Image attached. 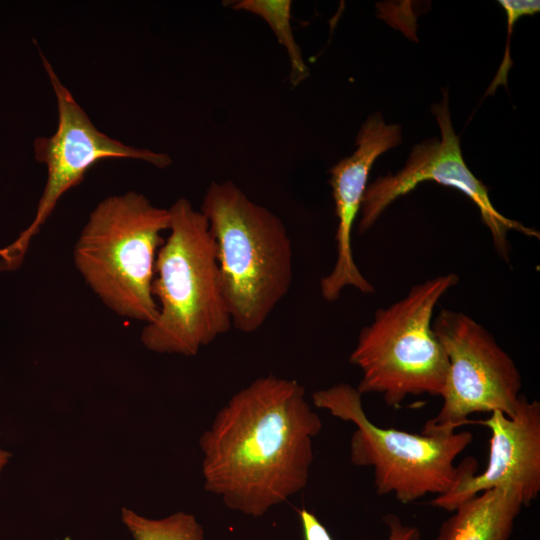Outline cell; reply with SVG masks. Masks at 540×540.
<instances>
[{"label":"cell","mask_w":540,"mask_h":540,"mask_svg":"<svg viewBox=\"0 0 540 540\" xmlns=\"http://www.w3.org/2000/svg\"><path fill=\"white\" fill-rule=\"evenodd\" d=\"M200 211L214 238L232 327L253 333L287 295L293 249L283 221L232 181H213Z\"/></svg>","instance_id":"3957f363"},{"label":"cell","mask_w":540,"mask_h":540,"mask_svg":"<svg viewBox=\"0 0 540 540\" xmlns=\"http://www.w3.org/2000/svg\"><path fill=\"white\" fill-rule=\"evenodd\" d=\"M169 227V210L134 191L108 196L90 212L74 245V264L120 317L145 324L156 319L152 282L162 232Z\"/></svg>","instance_id":"5b68a950"},{"label":"cell","mask_w":540,"mask_h":540,"mask_svg":"<svg viewBox=\"0 0 540 540\" xmlns=\"http://www.w3.org/2000/svg\"><path fill=\"white\" fill-rule=\"evenodd\" d=\"M523 507L519 494L511 487L483 491L452 511L435 540H509Z\"/></svg>","instance_id":"7c38bea8"},{"label":"cell","mask_w":540,"mask_h":540,"mask_svg":"<svg viewBox=\"0 0 540 540\" xmlns=\"http://www.w3.org/2000/svg\"><path fill=\"white\" fill-rule=\"evenodd\" d=\"M322 421L296 380L259 377L236 392L199 438L204 489L261 517L303 490Z\"/></svg>","instance_id":"6da1fadb"},{"label":"cell","mask_w":540,"mask_h":540,"mask_svg":"<svg viewBox=\"0 0 540 540\" xmlns=\"http://www.w3.org/2000/svg\"><path fill=\"white\" fill-rule=\"evenodd\" d=\"M301 523L304 540H332L326 527L311 511L301 508L297 510ZM388 528L387 540H420L421 533L416 526L404 524L392 513L383 517Z\"/></svg>","instance_id":"9a60e30c"},{"label":"cell","mask_w":540,"mask_h":540,"mask_svg":"<svg viewBox=\"0 0 540 540\" xmlns=\"http://www.w3.org/2000/svg\"><path fill=\"white\" fill-rule=\"evenodd\" d=\"M433 331L448 358L438 414L428 420L439 428L471 424L469 415L500 411L511 417L520 402L522 378L494 336L467 314L443 308L433 317Z\"/></svg>","instance_id":"52a82bcc"},{"label":"cell","mask_w":540,"mask_h":540,"mask_svg":"<svg viewBox=\"0 0 540 540\" xmlns=\"http://www.w3.org/2000/svg\"><path fill=\"white\" fill-rule=\"evenodd\" d=\"M42 61L56 96L57 129L51 136L34 140L35 158L46 165L47 181L31 224L11 245L0 249L5 270L20 265L32 238L53 213L61 197L80 184L88 170L99 161L135 159L158 168H166L172 163L168 154L126 145L98 130L44 56Z\"/></svg>","instance_id":"ba28073f"},{"label":"cell","mask_w":540,"mask_h":540,"mask_svg":"<svg viewBox=\"0 0 540 540\" xmlns=\"http://www.w3.org/2000/svg\"><path fill=\"white\" fill-rule=\"evenodd\" d=\"M291 4L290 0H239L232 2L231 6L259 16L269 25L287 52L291 66L290 81L297 86L308 77L309 69L292 32Z\"/></svg>","instance_id":"4fadbf2b"},{"label":"cell","mask_w":540,"mask_h":540,"mask_svg":"<svg viewBox=\"0 0 540 540\" xmlns=\"http://www.w3.org/2000/svg\"><path fill=\"white\" fill-rule=\"evenodd\" d=\"M312 401L315 407L356 426L349 458L355 466L373 469L379 496L392 494L408 504L429 494H447L477 474L474 458L455 464L473 441L468 431L439 428L428 421L420 434L379 427L367 417L357 388L347 383L315 391Z\"/></svg>","instance_id":"277c9868"},{"label":"cell","mask_w":540,"mask_h":540,"mask_svg":"<svg viewBox=\"0 0 540 540\" xmlns=\"http://www.w3.org/2000/svg\"><path fill=\"white\" fill-rule=\"evenodd\" d=\"M168 210L170 234L158 250L152 282L158 315L140 340L151 352L191 357L228 332L232 321L207 219L182 197Z\"/></svg>","instance_id":"7a4b0ae2"},{"label":"cell","mask_w":540,"mask_h":540,"mask_svg":"<svg viewBox=\"0 0 540 540\" xmlns=\"http://www.w3.org/2000/svg\"><path fill=\"white\" fill-rule=\"evenodd\" d=\"M400 142L401 127L387 124L380 113H374L362 124L353 154L341 159L329 171L338 224L335 264L320 281V292L327 302H335L346 287H353L363 294L375 292L374 286L355 263L351 232L360 212L374 161Z\"/></svg>","instance_id":"8fae6325"},{"label":"cell","mask_w":540,"mask_h":540,"mask_svg":"<svg viewBox=\"0 0 540 540\" xmlns=\"http://www.w3.org/2000/svg\"><path fill=\"white\" fill-rule=\"evenodd\" d=\"M11 456L12 454L9 451L3 449L0 446V473L2 472L4 467L8 464Z\"/></svg>","instance_id":"e0dca14e"},{"label":"cell","mask_w":540,"mask_h":540,"mask_svg":"<svg viewBox=\"0 0 540 540\" xmlns=\"http://www.w3.org/2000/svg\"><path fill=\"white\" fill-rule=\"evenodd\" d=\"M500 5L505 10L507 16V25H508V36L506 42V50L503 58V62L491 84L487 90V95L492 94L493 91L499 85H506L507 82V73L509 68L512 65L509 54V40L511 33L513 31V26L515 22L524 15H533L537 13L540 9L539 1H530V0H501L499 1Z\"/></svg>","instance_id":"2e32d148"},{"label":"cell","mask_w":540,"mask_h":540,"mask_svg":"<svg viewBox=\"0 0 540 540\" xmlns=\"http://www.w3.org/2000/svg\"><path fill=\"white\" fill-rule=\"evenodd\" d=\"M458 281L455 273L438 275L413 285L403 298L375 312L349 356L362 372L356 387L361 395L380 394L390 407L411 395L441 397L448 358L433 331V313Z\"/></svg>","instance_id":"8992f818"},{"label":"cell","mask_w":540,"mask_h":540,"mask_svg":"<svg viewBox=\"0 0 540 540\" xmlns=\"http://www.w3.org/2000/svg\"><path fill=\"white\" fill-rule=\"evenodd\" d=\"M432 112L440 128L441 139H427L417 144L400 171L380 176L367 185L360 208L359 234L367 232L396 199L422 182L435 181L461 191L477 206L483 223L492 235L497 253L508 262L509 231L515 230L536 238H539V233L498 212L490 200L487 187L467 167L459 137L451 122L447 91H443L441 102L433 105Z\"/></svg>","instance_id":"9c48e42d"},{"label":"cell","mask_w":540,"mask_h":540,"mask_svg":"<svg viewBox=\"0 0 540 540\" xmlns=\"http://www.w3.org/2000/svg\"><path fill=\"white\" fill-rule=\"evenodd\" d=\"M121 520L133 540H205L203 528L196 517L184 511L152 519L123 507Z\"/></svg>","instance_id":"5bb4252c"},{"label":"cell","mask_w":540,"mask_h":540,"mask_svg":"<svg viewBox=\"0 0 540 540\" xmlns=\"http://www.w3.org/2000/svg\"><path fill=\"white\" fill-rule=\"evenodd\" d=\"M475 422L491 432L487 467L455 490L435 496L430 505L452 512L483 491L508 486L528 506L540 492V403L522 395L513 416L493 411Z\"/></svg>","instance_id":"30bf717a"}]
</instances>
